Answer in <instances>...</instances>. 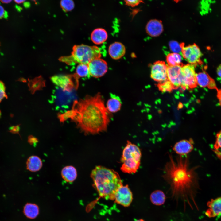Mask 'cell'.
I'll use <instances>...</instances> for the list:
<instances>
[{
  "mask_svg": "<svg viewBox=\"0 0 221 221\" xmlns=\"http://www.w3.org/2000/svg\"><path fill=\"white\" fill-rule=\"evenodd\" d=\"M201 51L196 44L183 46L181 55L190 64L195 65L201 62Z\"/></svg>",
  "mask_w": 221,
  "mask_h": 221,
  "instance_id": "obj_7",
  "label": "cell"
},
{
  "mask_svg": "<svg viewBox=\"0 0 221 221\" xmlns=\"http://www.w3.org/2000/svg\"><path fill=\"white\" fill-rule=\"evenodd\" d=\"M217 73L221 80V64L219 65L217 69Z\"/></svg>",
  "mask_w": 221,
  "mask_h": 221,
  "instance_id": "obj_36",
  "label": "cell"
},
{
  "mask_svg": "<svg viewBox=\"0 0 221 221\" xmlns=\"http://www.w3.org/2000/svg\"><path fill=\"white\" fill-rule=\"evenodd\" d=\"M1 115V112L0 110V117Z\"/></svg>",
  "mask_w": 221,
  "mask_h": 221,
  "instance_id": "obj_40",
  "label": "cell"
},
{
  "mask_svg": "<svg viewBox=\"0 0 221 221\" xmlns=\"http://www.w3.org/2000/svg\"><path fill=\"white\" fill-rule=\"evenodd\" d=\"M133 199L132 192L128 185H123L119 188L116 192L114 200L116 203L124 207L130 206Z\"/></svg>",
  "mask_w": 221,
  "mask_h": 221,
  "instance_id": "obj_9",
  "label": "cell"
},
{
  "mask_svg": "<svg viewBox=\"0 0 221 221\" xmlns=\"http://www.w3.org/2000/svg\"><path fill=\"white\" fill-rule=\"evenodd\" d=\"M108 37L107 31L103 29L98 28L95 29L91 34V38L95 44L100 45L105 41Z\"/></svg>",
  "mask_w": 221,
  "mask_h": 221,
  "instance_id": "obj_18",
  "label": "cell"
},
{
  "mask_svg": "<svg viewBox=\"0 0 221 221\" xmlns=\"http://www.w3.org/2000/svg\"><path fill=\"white\" fill-rule=\"evenodd\" d=\"M79 78L75 74L73 75H57L52 77V81L64 90L70 91L78 86Z\"/></svg>",
  "mask_w": 221,
  "mask_h": 221,
  "instance_id": "obj_6",
  "label": "cell"
},
{
  "mask_svg": "<svg viewBox=\"0 0 221 221\" xmlns=\"http://www.w3.org/2000/svg\"><path fill=\"white\" fill-rule=\"evenodd\" d=\"M196 79L197 85L201 87L216 90L218 89L214 80L205 71L196 73Z\"/></svg>",
  "mask_w": 221,
  "mask_h": 221,
  "instance_id": "obj_14",
  "label": "cell"
},
{
  "mask_svg": "<svg viewBox=\"0 0 221 221\" xmlns=\"http://www.w3.org/2000/svg\"><path fill=\"white\" fill-rule=\"evenodd\" d=\"M214 149L216 154L219 156L221 150V130L216 134V140L214 145Z\"/></svg>",
  "mask_w": 221,
  "mask_h": 221,
  "instance_id": "obj_28",
  "label": "cell"
},
{
  "mask_svg": "<svg viewBox=\"0 0 221 221\" xmlns=\"http://www.w3.org/2000/svg\"><path fill=\"white\" fill-rule=\"evenodd\" d=\"M135 221H145L144 220H143V219H139L136 220Z\"/></svg>",
  "mask_w": 221,
  "mask_h": 221,
  "instance_id": "obj_39",
  "label": "cell"
},
{
  "mask_svg": "<svg viewBox=\"0 0 221 221\" xmlns=\"http://www.w3.org/2000/svg\"><path fill=\"white\" fill-rule=\"evenodd\" d=\"M217 91V97L218 99L220 105L221 106V89L216 90Z\"/></svg>",
  "mask_w": 221,
  "mask_h": 221,
  "instance_id": "obj_33",
  "label": "cell"
},
{
  "mask_svg": "<svg viewBox=\"0 0 221 221\" xmlns=\"http://www.w3.org/2000/svg\"><path fill=\"white\" fill-rule=\"evenodd\" d=\"M61 175L62 178L65 181L72 183L77 177V171L76 168L72 166H66L62 169Z\"/></svg>",
  "mask_w": 221,
  "mask_h": 221,
  "instance_id": "obj_20",
  "label": "cell"
},
{
  "mask_svg": "<svg viewBox=\"0 0 221 221\" xmlns=\"http://www.w3.org/2000/svg\"><path fill=\"white\" fill-rule=\"evenodd\" d=\"M170 50L172 53H177L181 54L182 48L184 45L178 42L174 41H170L169 43Z\"/></svg>",
  "mask_w": 221,
  "mask_h": 221,
  "instance_id": "obj_26",
  "label": "cell"
},
{
  "mask_svg": "<svg viewBox=\"0 0 221 221\" xmlns=\"http://www.w3.org/2000/svg\"><path fill=\"white\" fill-rule=\"evenodd\" d=\"M19 127L17 126H14L12 127L10 130V131L13 133H17L19 131Z\"/></svg>",
  "mask_w": 221,
  "mask_h": 221,
  "instance_id": "obj_34",
  "label": "cell"
},
{
  "mask_svg": "<svg viewBox=\"0 0 221 221\" xmlns=\"http://www.w3.org/2000/svg\"><path fill=\"white\" fill-rule=\"evenodd\" d=\"M173 87L172 85L168 80L162 83L159 85V88L164 92L170 91Z\"/></svg>",
  "mask_w": 221,
  "mask_h": 221,
  "instance_id": "obj_29",
  "label": "cell"
},
{
  "mask_svg": "<svg viewBox=\"0 0 221 221\" xmlns=\"http://www.w3.org/2000/svg\"><path fill=\"white\" fill-rule=\"evenodd\" d=\"M5 98H7L5 92V87L4 83L0 81V102Z\"/></svg>",
  "mask_w": 221,
  "mask_h": 221,
  "instance_id": "obj_30",
  "label": "cell"
},
{
  "mask_svg": "<svg viewBox=\"0 0 221 221\" xmlns=\"http://www.w3.org/2000/svg\"><path fill=\"white\" fill-rule=\"evenodd\" d=\"M14 2L17 3L21 4L25 2L24 0H15Z\"/></svg>",
  "mask_w": 221,
  "mask_h": 221,
  "instance_id": "obj_38",
  "label": "cell"
},
{
  "mask_svg": "<svg viewBox=\"0 0 221 221\" xmlns=\"http://www.w3.org/2000/svg\"><path fill=\"white\" fill-rule=\"evenodd\" d=\"M168 67L162 61H157L151 66V77L155 81L163 83L167 80Z\"/></svg>",
  "mask_w": 221,
  "mask_h": 221,
  "instance_id": "obj_11",
  "label": "cell"
},
{
  "mask_svg": "<svg viewBox=\"0 0 221 221\" xmlns=\"http://www.w3.org/2000/svg\"><path fill=\"white\" fill-rule=\"evenodd\" d=\"M197 167L190 168L189 158L179 156L175 159L169 156L164 168L162 177L169 185L171 197L181 200L192 208L191 202L196 205L194 197L198 187Z\"/></svg>",
  "mask_w": 221,
  "mask_h": 221,
  "instance_id": "obj_2",
  "label": "cell"
},
{
  "mask_svg": "<svg viewBox=\"0 0 221 221\" xmlns=\"http://www.w3.org/2000/svg\"><path fill=\"white\" fill-rule=\"evenodd\" d=\"M23 212L28 218L34 219L38 216L40 209L37 204L33 203H28L24 207Z\"/></svg>",
  "mask_w": 221,
  "mask_h": 221,
  "instance_id": "obj_19",
  "label": "cell"
},
{
  "mask_svg": "<svg viewBox=\"0 0 221 221\" xmlns=\"http://www.w3.org/2000/svg\"><path fill=\"white\" fill-rule=\"evenodd\" d=\"M59 118L62 122L71 118L85 133L96 134L106 130L110 114L101 94L98 93L75 101L72 110L60 114Z\"/></svg>",
  "mask_w": 221,
  "mask_h": 221,
  "instance_id": "obj_1",
  "label": "cell"
},
{
  "mask_svg": "<svg viewBox=\"0 0 221 221\" xmlns=\"http://www.w3.org/2000/svg\"><path fill=\"white\" fill-rule=\"evenodd\" d=\"M37 139L33 137H29V138L28 141L30 143L33 144L35 142H37Z\"/></svg>",
  "mask_w": 221,
  "mask_h": 221,
  "instance_id": "obj_35",
  "label": "cell"
},
{
  "mask_svg": "<svg viewBox=\"0 0 221 221\" xmlns=\"http://www.w3.org/2000/svg\"></svg>",
  "mask_w": 221,
  "mask_h": 221,
  "instance_id": "obj_41",
  "label": "cell"
},
{
  "mask_svg": "<svg viewBox=\"0 0 221 221\" xmlns=\"http://www.w3.org/2000/svg\"><path fill=\"white\" fill-rule=\"evenodd\" d=\"M101 56L100 49L97 46L83 44L74 46L72 53L74 60L79 64H88L92 60L100 58Z\"/></svg>",
  "mask_w": 221,
  "mask_h": 221,
  "instance_id": "obj_5",
  "label": "cell"
},
{
  "mask_svg": "<svg viewBox=\"0 0 221 221\" xmlns=\"http://www.w3.org/2000/svg\"><path fill=\"white\" fill-rule=\"evenodd\" d=\"M75 74L78 78L86 77L90 76L88 64H79L76 68Z\"/></svg>",
  "mask_w": 221,
  "mask_h": 221,
  "instance_id": "obj_25",
  "label": "cell"
},
{
  "mask_svg": "<svg viewBox=\"0 0 221 221\" xmlns=\"http://www.w3.org/2000/svg\"><path fill=\"white\" fill-rule=\"evenodd\" d=\"M150 200L153 204L156 206H161L164 204L166 200V196L162 191L156 190L151 193Z\"/></svg>",
  "mask_w": 221,
  "mask_h": 221,
  "instance_id": "obj_23",
  "label": "cell"
},
{
  "mask_svg": "<svg viewBox=\"0 0 221 221\" xmlns=\"http://www.w3.org/2000/svg\"><path fill=\"white\" fill-rule=\"evenodd\" d=\"M126 5L131 7H134L138 5L140 3L142 2V1L138 0H125Z\"/></svg>",
  "mask_w": 221,
  "mask_h": 221,
  "instance_id": "obj_31",
  "label": "cell"
},
{
  "mask_svg": "<svg viewBox=\"0 0 221 221\" xmlns=\"http://www.w3.org/2000/svg\"><path fill=\"white\" fill-rule=\"evenodd\" d=\"M146 30L150 36L156 37L160 35L163 30V25L160 21L153 19L150 20L147 23Z\"/></svg>",
  "mask_w": 221,
  "mask_h": 221,
  "instance_id": "obj_16",
  "label": "cell"
},
{
  "mask_svg": "<svg viewBox=\"0 0 221 221\" xmlns=\"http://www.w3.org/2000/svg\"><path fill=\"white\" fill-rule=\"evenodd\" d=\"M182 87L184 88H192L197 85L196 83L195 65L187 64L182 66Z\"/></svg>",
  "mask_w": 221,
  "mask_h": 221,
  "instance_id": "obj_8",
  "label": "cell"
},
{
  "mask_svg": "<svg viewBox=\"0 0 221 221\" xmlns=\"http://www.w3.org/2000/svg\"><path fill=\"white\" fill-rule=\"evenodd\" d=\"M122 103L120 99L116 96H113L107 101L106 107L110 114L115 113L119 111L121 108Z\"/></svg>",
  "mask_w": 221,
  "mask_h": 221,
  "instance_id": "obj_22",
  "label": "cell"
},
{
  "mask_svg": "<svg viewBox=\"0 0 221 221\" xmlns=\"http://www.w3.org/2000/svg\"><path fill=\"white\" fill-rule=\"evenodd\" d=\"M108 52L112 59L118 60L124 55L126 52V48L122 43L115 42L109 46Z\"/></svg>",
  "mask_w": 221,
  "mask_h": 221,
  "instance_id": "obj_17",
  "label": "cell"
},
{
  "mask_svg": "<svg viewBox=\"0 0 221 221\" xmlns=\"http://www.w3.org/2000/svg\"><path fill=\"white\" fill-rule=\"evenodd\" d=\"M90 76L96 78L103 76L108 70L107 62L100 58L95 59L88 64Z\"/></svg>",
  "mask_w": 221,
  "mask_h": 221,
  "instance_id": "obj_10",
  "label": "cell"
},
{
  "mask_svg": "<svg viewBox=\"0 0 221 221\" xmlns=\"http://www.w3.org/2000/svg\"><path fill=\"white\" fill-rule=\"evenodd\" d=\"M167 77L168 81L175 87L181 86L182 81V66L180 65L168 67Z\"/></svg>",
  "mask_w": 221,
  "mask_h": 221,
  "instance_id": "obj_12",
  "label": "cell"
},
{
  "mask_svg": "<svg viewBox=\"0 0 221 221\" xmlns=\"http://www.w3.org/2000/svg\"><path fill=\"white\" fill-rule=\"evenodd\" d=\"M42 162L41 159L36 156L29 157L26 162V167L28 170L32 172L39 170L42 166Z\"/></svg>",
  "mask_w": 221,
  "mask_h": 221,
  "instance_id": "obj_21",
  "label": "cell"
},
{
  "mask_svg": "<svg viewBox=\"0 0 221 221\" xmlns=\"http://www.w3.org/2000/svg\"><path fill=\"white\" fill-rule=\"evenodd\" d=\"M207 205L208 208L205 213L207 216L212 218L221 215V197L211 199Z\"/></svg>",
  "mask_w": 221,
  "mask_h": 221,
  "instance_id": "obj_15",
  "label": "cell"
},
{
  "mask_svg": "<svg viewBox=\"0 0 221 221\" xmlns=\"http://www.w3.org/2000/svg\"><path fill=\"white\" fill-rule=\"evenodd\" d=\"M6 12L4 8L0 5V19L5 17Z\"/></svg>",
  "mask_w": 221,
  "mask_h": 221,
  "instance_id": "obj_32",
  "label": "cell"
},
{
  "mask_svg": "<svg viewBox=\"0 0 221 221\" xmlns=\"http://www.w3.org/2000/svg\"><path fill=\"white\" fill-rule=\"evenodd\" d=\"M183 58L182 55L180 54L171 53L167 55L166 60L169 66H174L180 65Z\"/></svg>",
  "mask_w": 221,
  "mask_h": 221,
  "instance_id": "obj_24",
  "label": "cell"
},
{
  "mask_svg": "<svg viewBox=\"0 0 221 221\" xmlns=\"http://www.w3.org/2000/svg\"><path fill=\"white\" fill-rule=\"evenodd\" d=\"M60 5L65 11H69L73 9L74 7V3L71 0H63L60 2Z\"/></svg>",
  "mask_w": 221,
  "mask_h": 221,
  "instance_id": "obj_27",
  "label": "cell"
},
{
  "mask_svg": "<svg viewBox=\"0 0 221 221\" xmlns=\"http://www.w3.org/2000/svg\"><path fill=\"white\" fill-rule=\"evenodd\" d=\"M1 2L4 3H8L10 2L12 0H1Z\"/></svg>",
  "mask_w": 221,
  "mask_h": 221,
  "instance_id": "obj_37",
  "label": "cell"
},
{
  "mask_svg": "<svg viewBox=\"0 0 221 221\" xmlns=\"http://www.w3.org/2000/svg\"><path fill=\"white\" fill-rule=\"evenodd\" d=\"M141 155L139 147L128 141L122 152L121 170L129 174L135 173L139 168Z\"/></svg>",
  "mask_w": 221,
  "mask_h": 221,
  "instance_id": "obj_4",
  "label": "cell"
},
{
  "mask_svg": "<svg viewBox=\"0 0 221 221\" xmlns=\"http://www.w3.org/2000/svg\"><path fill=\"white\" fill-rule=\"evenodd\" d=\"M91 175L93 186L100 196L114 200L116 192L123 185L118 173L114 170L97 166L92 170Z\"/></svg>",
  "mask_w": 221,
  "mask_h": 221,
  "instance_id": "obj_3",
  "label": "cell"
},
{
  "mask_svg": "<svg viewBox=\"0 0 221 221\" xmlns=\"http://www.w3.org/2000/svg\"><path fill=\"white\" fill-rule=\"evenodd\" d=\"M193 144L194 141L191 138L182 140L175 144L173 149L178 155L183 156L188 154L192 150Z\"/></svg>",
  "mask_w": 221,
  "mask_h": 221,
  "instance_id": "obj_13",
  "label": "cell"
}]
</instances>
